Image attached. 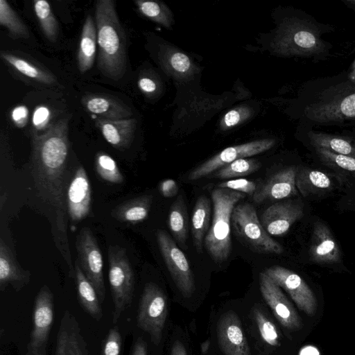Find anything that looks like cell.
<instances>
[{"label":"cell","instance_id":"obj_1","mask_svg":"<svg viewBox=\"0 0 355 355\" xmlns=\"http://www.w3.org/2000/svg\"><path fill=\"white\" fill-rule=\"evenodd\" d=\"M69 119L51 124L42 134L32 133L31 163L35 182L51 202L62 205L63 180L69 153Z\"/></svg>","mask_w":355,"mask_h":355},{"label":"cell","instance_id":"obj_21","mask_svg":"<svg viewBox=\"0 0 355 355\" xmlns=\"http://www.w3.org/2000/svg\"><path fill=\"white\" fill-rule=\"evenodd\" d=\"M309 256L312 261L318 263L333 264L340 261L339 246L329 227L323 223L314 224Z\"/></svg>","mask_w":355,"mask_h":355},{"label":"cell","instance_id":"obj_11","mask_svg":"<svg viewBox=\"0 0 355 355\" xmlns=\"http://www.w3.org/2000/svg\"><path fill=\"white\" fill-rule=\"evenodd\" d=\"M231 223L236 235L252 250L266 254L283 252V247L269 236L251 204L244 202L235 206Z\"/></svg>","mask_w":355,"mask_h":355},{"label":"cell","instance_id":"obj_6","mask_svg":"<svg viewBox=\"0 0 355 355\" xmlns=\"http://www.w3.org/2000/svg\"><path fill=\"white\" fill-rule=\"evenodd\" d=\"M245 193L229 189L218 188L211 191L214 214L205 237V247L216 263L225 261L232 251L230 224L236 203Z\"/></svg>","mask_w":355,"mask_h":355},{"label":"cell","instance_id":"obj_47","mask_svg":"<svg viewBox=\"0 0 355 355\" xmlns=\"http://www.w3.org/2000/svg\"><path fill=\"white\" fill-rule=\"evenodd\" d=\"M159 189L161 194L166 198L173 197L178 191V184L172 179H166L161 182Z\"/></svg>","mask_w":355,"mask_h":355},{"label":"cell","instance_id":"obj_28","mask_svg":"<svg viewBox=\"0 0 355 355\" xmlns=\"http://www.w3.org/2000/svg\"><path fill=\"white\" fill-rule=\"evenodd\" d=\"M75 281L78 300L82 308L94 319L100 320L103 316L101 303L94 287L77 261L75 263Z\"/></svg>","mask_w":355,"mask_h":355},{"label":"cell","instance_id":"obj_36","mask_svg":"<svg viewBox=\"0 0 355 355\" xmlns=\"http://www.w3.org/2000/svg\"><path fill=\"white\" fill-rule=\"evenodd\" d=\"M0 24L13 37L27 38V26L6 0H0Z\"/></svg>","mask_w":355,"mask_h":355},{"label":"cell","instance_id":"obj_30","mask_svg":"<svg viewBox=\"0 0 355 355\" xmlns=\"http://www.w3.org/2000/svg\"><path fill=\"white\" fill-rule=\"evenodd\" d=\"M296 188L304 197L332 189V182L324 173L307 167H299L295 178Z\"/></svg>","mask_w":355,"mask_h":355},{"label":"cell","instance_id":"obj_7","mask_svg":"<svg viewBox=\"0 0 355 355\" xmlns=\"http://www.w3.org/2000/svg\"><path fill=\"white\" fill-rule=\"evenodd\" d=\"M157 244L178 293V302L191 312L196 311L200 305L198 288L192 270L183 252L167 232H156Z\"/></svg>","mask_w":355,"mask_h":355},{"label":"cell","instance_id":"obj_33","mask_svg":"<svg viewBox=\"0 0 355 355\" xmlns=\"http://www.w3.org/2000/svg\"><path fill=\"white\" fill-rule=\"evenodd\" d=\"M168 227L180 246L187 249L188 214L184 200L179 196L170 207L168 212Z\"/></svg>","mask_w":355,"mask_h":355},{"label":"cell","instance_id":"obj_15","mask_svg":"<svg viewBox=\"0 0 355 355\" xmlns=\"http://www.w3.org/2000/svg\"><path fill=\"white\" fill-rule=\"evenodd\" d=\"M275 144L272 139H263L225 148L191 171L189 180H197L239 159L268 150Z\"/></svg>","mask_w":355,"mask_h":355},{"label":"cell","instance_id":"obj_4","mask_svg":"<svg viewBox=\"0 0 355 355\" xmlns=\"http://www.w3.org/2000/svg\"><path fill=\"white\" fill-rule=\"evenodd\" d=\"M208 338L217 355H257L246 332L239 302L211 308Z\"/></svg>","mask_w":355,"mask_h":355},{"label":"cell","instance_id":"obj_12","mask_svg":"<svg viewBox=\"0 0 355 355\" xmlns=\"http://www.w3.org/2000/svg\"><path fill=\"white\" fill-rule=\"evenodd\" d=\"M258 286L263 301L286 336L292 340L293 335L303 327L298 312L282 289L264 271L259 275Z\"/></svg>","mask_w":355,"mask_h":355},{"label":"cell","instance_id":"obj_32","mask_svg":"<svg viewBox=\"0 0 355 355\" xmlns=\"http://www.w3.org/2000/svg\"><path fill=\"white\" fill-rule=\"evenodd\" d=\"M211 215V201L205 195L196 200L191 217V233L193 243L198 252L202 248L203 239L209 226Z\"/></svg>","mask_w":355,"mask_h":355},{"label":"cell","instance_id":"obj_3","mask_svg":"<svg viewBox=\"0 0 355 355\" xmlns=\"http://www.w3.org/2000/svg\"><path fill=\"white\" fill-rule=\"evenodd\" d=\"M239 308L249 339L257 355H285L291 341L263 301L257 296L239 302Z\"/></svg>","mask_w":355,"mask_h":355},{"label":"cell","instance_id":"obj_27","mask_svg":"<svg viewBox=\"0 0 355 355\" xmlns=\"http://www.w3.org/2000/svg\"><path fill=\"white\" fill-rule=\"evenodd\" d=\"M97 45V31L92 17L89 15L83 26L77 55L78 68L84 73L93 66Z\"/></svg>","mask_w":355,"mask_h":355},{"label":"cell","instance_id":"obj_10","mask_svg":"<svg viewBox=\"0 0 355 355\" xmlns=\"http://www.w3.org/2000/svg\"><path fill=\"white\" fill-rule=\"evenodd\" d=\"M107 255L108 279L114 306L112 322L115 324L132 303L135 275L125 248L116 245H110Z\"/></svg>","mask_w":355,"mask_h":355},{"label":"cell","instance_id":"obj_26","mask_svg":"<svg viewBox=\"0 0 355 355\" xmlns=\"http://www.w3.org/2000/svg\"><path fill=\"white\" fill-rule=\"evenodd\" d=\"M28 282L27 276L21 271L13 254L2 239L0 240V288L3 291L11 284L19 291Z\"/></svg>","mask_w":355,"mask_h":355},{"label":"cell","instance_id":"obj_31","mask_svg":"<svg viewBox=\"0 0 355 355\" xmlns=\"http://www.w3.org/2000/svg\"><path fill=\"white\" fill-rule=\"evenodd\" d=\"M308 137L313 146L355 159V141L351 138L313 130Z\"/></svg>","mask_w":355,"mask_h":355},{"label":"cell","instance_id":"obj_50","mask_svg":"<svg viewBox=\"0 0 355 355\" xmlns=\"http://www.w3.org/2000/svg\"><path fill=\"white\" fill-rule=\"evenodd\" d=\"M206 355H217V354L216 353V352L214 351V349L212 347L211 350Z\"/></svg>","mask_w":355,"mask_h":355},{"label":"cell","instance_id":"obj_43","mask_svg":"<svg viewBox=\"0 0 355 355\" xmlns=\"http://www.w3.org/2000/svg\"><path fill=\"white\" fill-rule=\"evenodd\" d=\"M218 188L229 189L240 193L253 196L257 191V185L253 181L241 178L223 182Z\"/></svg>","mask_w":355,"mask_h":355},{"label":"cell","instance_id":"obj_38","mask_svg":"<svg viewBox=\"0 0 355 355\" xmlns=\"http://www.w3.org/2000/svg\"><path fill=\"white\" fill-rule=\"evenodd\" d=\"M168 355H195L189 332L180 324H172Z\"/></svg>","mask_w":355,"mask_h":355},{"label":"cell","instance_id":"obj_17","mask_svg":"<svg viewBox=\"0 0 355 355\" xmlns=\"http://www.w3.org/2000/svg\"><path fill=\"white\" fill-rule=\"evenodd\" d=\"M304 215L300 200L278 202L268 207L261 216V224L270 235L279 236L286 233L292 225Z\"/></svg>","mask_w":355,"mask_h":355},{"label":"cell","instance_id":"obj_25","mask_svg":"<svg viewBox=\"0 0 355 355\" xmlns=\"http://www.w3.org/2000/svg\"><path fill=\"white\" fill-rule=\"evenodd\" d=\"M1 58L14 71L33 81L44 85H55L57 79L47 69L19 55L2 51Z\"/></svg>","mask_w":355,"mask_h":355},{"label":"cell","instance_id":"obj_14","mask_svg":"<svg viewBox=\"0 0 355 355\" xmlns=\"http://www.w3.org/2000/svg\"><path fill=\"white\" fill-rule=\"evenodd\" d=\"M53 319V296L49 287L44 286L35 297L33 328L26 355H46L47 344Z\"/></svg>","mask_w":355,"mask_h":355},{"label":"cell","instance_id":"obj_23","mask_svg":"<svg viewBox=\"0 0 355 355\" xmlns=\"http://www.w3.org/2000/svg\"><path fill=\"white\" fill-rule=\"evenodd\" d=\"M158 56L163 70L177 80H189L198 71V68L190 58L174 46L162 45Z\"/></svg>","mask_w":355,"mask_h":355},{"label":"cell","instance_id":"obj_9","mask_svg":"<svg viewBox=\"0 0 355 355\" xmlns=\"http://www.w3.org/2000/svg\"><path fill=\"white\" fill-rule=\"evenodd\" d=\"M169 316L170 301L166 293L154 282L146 284L139 304L137 323L155 347L164 344Z\"/></svg>","mask_w":355,"mask_h":355},{"label":"cell","instance_id":"obj_42","mask_svg":"<svg viewBox=\"0 0 355 355\" xmlns=\"http://www.w3.org/2000/svg\"><path fill=\"white\" fill-rule=\"evenodd\" d=\"M121 336L118 327L111 328L103 345V355H121Z\"/></svg>","mask_w":355,"mask_h":355},{"label":"cell","instance_id":"obj_19","mask_svg":"<svg viewBox=\"0 0 355 355\" xmlns=\"http://www.w3.org/2000/svg\"><path fill=\"white\" fill-rule=\"evenodd\" d=\"M299 167L291 166L273 174L252 196L253 200L261 203L266 200H278L297 193L295 184Z\"/></svg>","mask_w":355,"mask_h":355},{"label":"cell","instance_id":"obj_35","mask_svg":"<svg viewBox=\"0 0 355 355\" xmlns=\"http://www.w3.org/2000/svg\"><path fill=\"white\" fill-rule=\"evenodd\" d=\"M135 4L139 12L144 17L166 28L173 23L172 14L163 3L155 1L136 0Z\"/></svg>","mask_w":355,"mask_h":355},{"label":"cell","instance_id":"obj_2","mask_svg":"<svg viewBox=\"0 0 355 355\" xmlns=\"http://www.w3.org/2000/svg\"><path fill=\"white\" fill-rule=\"evenodd\" d=\"M95 24L98 46V67L106 78L119 80L126 71V37L112 0L96 1Z\"/></svg>","mask_w":355,"mask_h":355},{"label":"cell","instance_id":"obj_48","mask_svg":"<svg viewBox=\"0 0 355 355\" xmlns=\"http://www.w3.org/2000/svg\"><path fill=\"white\" fill-rule=\"evenodd\" d=\"M131 355H148V343L143 337L136 340Z\"/></svg>","mask_w":355,"mask_h":355},{"label":"cell","instance_id":"obj_39","mask_svg":"<svg viewBox=\"0 0 355 355\" xmlns=\"http://www.w3.org/2000/svg\"><path fill=\"white\" fill-rule=\"evenodd\" d=\"M94 168L97 174L105 181L121 184L124 178L115 160L109 155L98 152L95 157Z\"/></svg>","mask_w":355,"mask_h":355},{"label":"cell","instance_id":"obj_20","mask_svg":"<svg viewBox=\"0 0 355 355\" xmlns=\"http://www.w3.org/2000/svg\"><path fill=\"white\" fill-rule=\"evenodd\" d=\"M55 355H89L79 323L68 310L64 311L60 321Z\"/></svg>","mask_w":355,"mask_h":355},{"label":"cell","instance_id":"obj_16","mask_svg":"<svg viewBox=\"0 0 355 355\" xmlns=\"http://www.w3.org/2000/svg\"><path fill=\"white\" fill-rule=\"evenodd\" d=\"M263 271L288 294L300 311L310 316L315 313L317 299L313 291L300 275L279 266L267 268Z\"/></svg>","mask_w":355,"mask_h":355},{"label":"cell","instance_id":"obj_41","mask_svg":"<svg viewBox=\"0 0 355 355\" xmlns=\"http://www.w3.org/2000/svg\"><path fill=\"white\" fill-rule=\"evenodd\" d=\"M253 114V110L248 105L235 107L225 114L220 121V129L225 131L248 120Z\"/></svg>","mask_w":355,"mask_h":355},{"label":"cell","instance_id":"obj_51","mask_svg":"<svg viewBox=\"0 0 355 355\" xmlns=\"http://www.w3.org/2000/svg\"><path fill=\"white\" fill-rule=\"evenodd\" d=\"M351 69H352L354 71H355V60H354V62H353V63H352V67H351Z\"/></svg>","mask_w":355,"mask_h":355},{"label":"cell","instance_id":"obj_24","mask_svg":"<svg viewBox=\"0 0 355 355\" xmlns=\"http://www.w3.org/2000/svg\"><path fill=\"white\" fill-rule=\"evenodd\" d=\"M95 125L111 146L123 150L129 148L133 141L137 120L133 118L119 120L98 118Z\"/></svg>","mask_w":355,"mask_h":355},{"label":"cell","instance_id":"obj_18","mask_svg":"<svg viewBox=\"0 0 355 355\" xmlns=\"http://www.w3.org/2000/svg\"><path fill=\"white\" fill-rule=\"evenodd\" d=\"M92 191L89 180L83 166L75 171L67 193L70 219L78 222L87 216L91 209Z\"/></svg>","mask_w":355,"mask_h":355},{"label":"cell","instance_id":"obj_45","mask_svg":"<svg viewBox=\"0 0 355 355\" xmlns=\"http://www.w3.org/2000/svg\"><path fill=\"white\" fill-rule=\"evenodd\" d=\"M137 85L140 91L148 97L155 96L159 90L157 80L149 75L141 76L138 80Z\"/></svg>","mask_w":355,"mask_h":355},{"label":"cell","instance_id":"obj_49","mask_svg":"<svg viewBox=\"0 0 355 355\" xmlns=\"http://www.w3.org/2000/svg\"><path fill=\"white\" fill-rule=\"evenodd\" d=\"M343 2L349 8L355 10V0H345Z\"/></svg>","mask_w":355,"mask_h":355},{"label":"cell","instance_id":"obj_29","mask_svg":"<svg viewBox=\"0 0 355 355\" xmlns=\"http://www.w3.org/2000/svg\"><path fill=\"white\" fill-rule=\"evenodd\" d=\"M153 202V196L145 195L125 201L111 212L116 220L135 224L144 220L148 216Z\"/></svg>","mask_w":355,"mask_h":355},{"label":"cell","instance_id":"obj_5","mask_svg":"<svg viewBox=\"0 0 355 355\" xmlns=\"http://www.w3.org/2000/svg\"><path fill=\"white\" fill-rule=\"evenodd\" d=\"M328 44L321 37L320 28L314 21L309 18L293 17L279 25L271 46L280 55L316 58L327 55Z\"/></svg>","mask_w":355,"mask_h":355},{"label":"cell","instance_id":"obj_46","mask_svg":"<svg viewBox=\"0 0 355 355\" xmlns=\"http://www.w3.org/2000/svg\"><path fill=\"white\" fill-rule=\"evenodd\" d=\"M28 110L25 105H18L11 111V119L17 128L24 127L28 122Z\"/></svg>","mask_w":355,"mask_h":355},{"label":"cell","instance_id":"obj_37","mask_svg":"<svg viewBox=\"0 0 355 355\" xmlns=\"http://www.w3.org/2000/svg\"><path fill=\"white\" fill-rule=\"evenodd\" d=\"M261 166L260 162L254 159H239L214 172V177L228 179L248 175Z\"/></svg>","mask_w":355,"mask_h":355},{"label":"cell","instance_id":"obj_34","mask_svg":"<svg viewBox=\"0 0 355 355\" xmlns=\"http://www.w3.org/2000/svg\"><path fill=\"white\" fill-rule=\"evenodd\" d=\"M34 11L45 37L55 42L58 35L59 27L50 3L45 0H35L33 2Z\"/></svg>","mask_w":355,"mask_h":355},{"label":"cell","instance_id":"obj_22","mask_svg":"<svg viewBox=\"0 0 355 355\" xmlns=\"http://www.w3.org/2000/svg\"><path fill=\"white\" fill-rule=\"evenodd\" d=\"M85 110L98 118L119 120L129 119L132 115L130 107L119 98L105 94H89L81 100Z\"/></svg>","mask_w":355,"mask_h":355},{"label":"cell","instance_id":"obj_44","mask_svg":"<svg viewBox=\"0 0 355 355\" xmlns=\"http://www.w3.org/2000/svg\"><path fill=\"white\" fill-rule=\"evenodd\" d=\"M51 119V112L49 109L44 105L37 106L33 114L32 122L36 132L46 130L49 125Z\"/></svg>","mask_w":355,"mask_h":355},{"label":"cell","instance_id":"obj_40","mask_svg":"<svg viewBox=\"0 0 355 355\" xmlns=\"http://www.w3.org/2000/svg\"><path fill=\"white\" fill-rule=\"evenodd\" d=\"M320 159L327 166L355 175V159L313 146Z\"/></svg>","mask_w":355,"mask_h":355},{"label":"cell","instance_id":"obj_13","mask_svg":"<svg viewBox=\"0 0 355 355\" xmlns=\"http://www.w3.org/2000/svg\"><path fill=\"white\" fill-rule=\"evenodd\" d=\"M76 245L79 266L103 303L105 298L103 257L96 237L89 227L80 230Z\"/></svg>","mask_w":355,"mask_h":355},{"label":"cell","instance_id":"obj_8","mask_svg":"<svg viewBox=\"0 0 355 355\" xmlns=\"http://www.w3.org/2000/svg\"><path fill=\"white\" fill-rule=\"evenodd\" d=\"M306 118L318 124H338L355 120V81L331 86L321 92L304 110Z\"/></svg>","mask_w":355,"mask_h":355}]
</instances>
